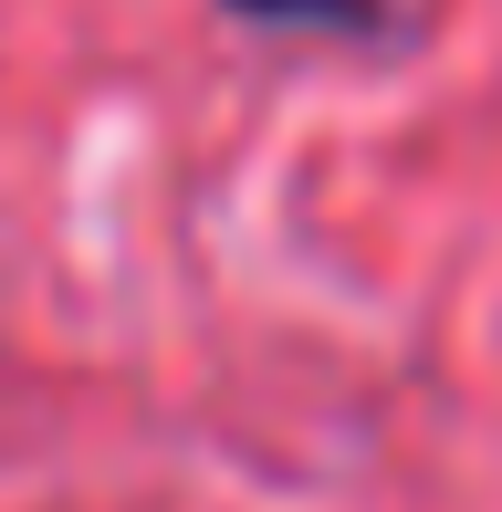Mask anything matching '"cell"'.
<instances>
[{
    "label": "cell",
    "instance_id": "1",
    "mask_svg": "<svg viewBox=\"0 0 502 512\" xmlns=\"http://www.w3.org/2000/svg\"><path fill=\"white\" fill-rule=\"evenodd\" d=\"M251 32H325V42H387L398 32V0H220Z\"/></svg>",
    "mask_w": 502,
    "mask_h": 512
}]
</instances>
